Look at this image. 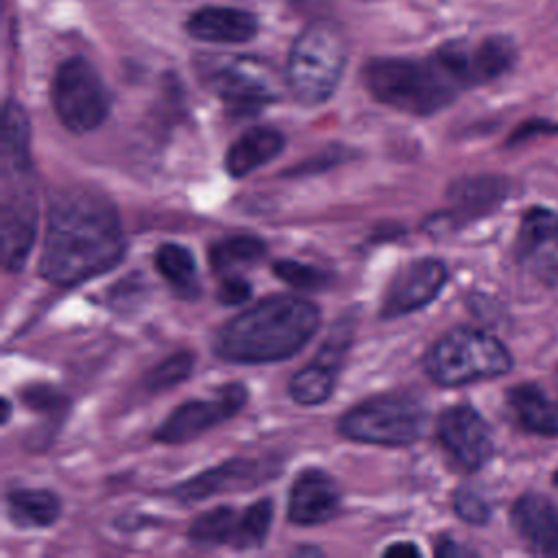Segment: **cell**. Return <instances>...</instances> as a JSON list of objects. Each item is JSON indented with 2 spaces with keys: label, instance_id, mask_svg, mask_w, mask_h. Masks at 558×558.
<instances>
[{
  "label": "cell",
  "instance_id": "6da1fadb",
  "mask_svg": "<svg viewBox=\"0 0 558 558\" xmlns=\"http://www.w3.org/2000/svg\"><path fill=\"white\" fill-rule=\"evenodd\" d=\"M126 251L113 203L89 187H68L50 201L39 272L59 286L94 279Z\"/></svg>",
  "mask_w": 558,
  "mask_h": 558
},
{
  "label": "cell",
  "instance_id": "7a4b0ae2",
  "mask_svg": "<svg viewBox=\"0 0 558 558\" xmlns=\"http://www.w3.org/2000/svg\"><path fill=\"white\" fill-rule=\"evenodd\" d=\"M318 307L301 296L272 294L225 323L214 349L240 364L279 362L294 355L318 329Z\"/></svg>",
  "mask_w": 558,
  "mask_h": 558
},
{
  "label": "cell",
  "instance_id": "3957f363",
  "mask_svg": "<svg viewBox=\"0 0 558 558\" xmlns=\"http://www.w3.org/2000/svg\"><path fill=\"white\" fill-rule=\"evenodd\" d=\"M362 78L373 98L414 116H429L447 107L464 87L440 52L425 61L373 59L364 65Z\"/></svg>",
  "mask_w": 558,
  "mask_h": 558
},
{
  "label": "cell",
  "instance_id": "277c9868",
  "mask_svg": "<svg viewBox=\"0 0 558 558\" xmlns=\"http://www.w3.org/2000/svg\"><path fill=\"white\" fill-rule=\"evenodd\" d=\"M347 61L344 31L331 20H314L294 39L286 81L292 96L303 105L325 102L338 87Z\"/></svg>",
  "mask_w": 558,
  "mask_h": 558
},
{
  "label": "cell",
  "instance_id": "5b68a950",
  "mask_svg": "<svg viewBox=\"0 0 558 558\" xmlns=\"http://www.w3.org/2000/svg\"><path fill=\"white\" fill-rule=\"evenodd\" d=\"M512 357L490 333L458 327L440 336L425 355L427 375L442 386H462L508 373Z\"/></svg>",
  "mask_w": 558,
  "mask_h": 558
},
{
  "label": "cell",
  "instance_id": "8992f818",
  "mask_svg": "<svg viewBox=\"0 0 558 558\" xmlns=\"http://www.w3.org/2000/svg\"><path fill=\"white\" fill-rule=\"evenodd\" d=\"M425 423L427 414L416 399L386 395L351 408L340 418V432L351 440L401 447L418 440Z\"/></svg>",
  "mask_w": 558,
  "mask_h": 558
},
{
  "label": "cell",
  "instance_id": "52a82bcc",
  "mask_svg": "<svg viewBox=\"0 0 558 558\" xmlns=\"http://www.w3.org/2000/svg\"><path fill=\"white\" fill-rule=\"evenodd\" d=\"M52 107L65 129L87 133L100 126L109 116L111 96L96 68L83 57H72L57 68Z\"/></svg>",
  "mask_w": 558,
  "mask_h": 558
},
{
  "label": "cell",
  "instance_id": "ba28073f",
  "mask_svg": "<svg viewBox=\"0 0 558 558\" xmlns=\"http://www.w3.org/2000/svg\"><path fill=\"white\" fill-rule=\"evenodd\" d=\"M0 227L4 268L20 270L31 253L37 227L33 166H2Z\"/></svg>",
  "mask_w": 558,
  "mask_h": 558
},
{
  "label": "cell",
  "instance_id": "9c48e42d",
  "mask_svg": "<svg viewBox=\"0 0 558 558\" xmlns=\"http://www.w3.org/2000/svg\"><path fill=\"white\" fill-rule=\"evenodd\" d=\"M246 403V388L242 384H227L209 399H192L181 403L155 429V440L179 445L207 432L209 427L231 418Z\"/></svg>",
  "mask_w": 558,
  "mask_h": 558
},
{
  "label": "cell",
  "instance_id": "30bf717a",
  "mask_svg": "<svg viewBox=\"0 0 558 558\" xmlns=\"http://www.w3.org/2000/svg\"><path fill=\"white\" fill-rule=\"evenodd\" d=\"M211 89L233 109L253 113L264 105L277 100V87L272 76L262 63L253 59L231 57L216 59L207 72Z\"/></svg>",
  "mask_w": 558,
  "mask_h": 558
},
{
  "label": "cell",
  "instance_id": "8fae6325",
  "mask_svg": "<svg viewBox=\"0 0 558 558\" xmlns=\"http://www.w3.org/2000/svg\"><path fill=\"white\" fill-rule=\"evenodd\" d=\"M445 281H447V268L440 259L425 257V259H414L405 264L392 277L384 294L381 316L395 318V316L410 314L414 310L425 307L438 296Z\"/></svg>",
  "mask_w": 558,
  "mask_h": 558
},
{
  "label": "cell",
  "instance_id": "7c38bea8",
  "mask_svg": "<svg viewBox=\"0 0 558 558\" xmlns=\"http://www.w3.org/2000/svg\"><path fill=\"white\" fill-rule=\"evenodd\" d=\"M438 438L456 462L469 471L480 469L493 456V436L482 414L469 405H456L440 414Z\"/></svg>",
  "mask_w": 558,
  "mask_h": 558
},
{
  "label": "cell",
  "instance_id": "4fadbf2b",
  "mask_svg": "<svg viewBox=\"0 0 558 558\" xmlns=\"http://www.w3.org/2000/svg\"><path fill=\"white\" fill-rule=\"evenodd\" d=\"M347 329H340L333 336H329L327 342L320 347L318 355L290 379V397L296 403L316 405L323 403L333 392L336 377L347 353Z\"/></svg>",
  "mask_w": 558,
  "mask_h": 558
},
{
  "label": "cell",
  "instance_id": "5bb4252c",
  "mask_svg": "<svg viewBox=\"0 0 558 558\" xmlns=\"http://www.w3.org/2000/svg\"><path fill=\"white\" fill-rule=\"evenodd\" d=\"M340 506V493L336 482L320 469L303 471L288 501V517L296 525H320L336 517Z\"/></svg>",
  "mask_w": 558,
  "mask_h": 558
},
{
  "label": "cell",
  "instance_id": "9a60e30c",
  "mask_svg": "<svg viewBox=\"0 0 558 558\" xmlns=\"http://www.w3.org/2000/svg\"><path fill=\"white\" fill-rule=\"evenodd\" d=\"M275 471H268L264 462L259 460H244L233 458L229 462H222L214 469H207L205 473L187 480L185 484L177 486L172 495L181 501H201L211 495L225 493V490H238L244 486H255L264 482Z\"/></svg>",
  "mask_w": 558,
  "mask_h": 558
},
{
  "label": "cell",
  "instance_id": "2e32d148",
  "mask_svg": "<svg viewBox=\"0 0 558 558\" xmlns=\"http://www.w3.org/2000/svg\"><path fill=\"white\" fill-rule=\"evenodd\" d=\"M512 525L534 551L558 556V504L527 493L512 506Z\"/></svg>",
  "mask_w": 558,
  "mask_h": 558
},
{
  "label": "cell",
  "instance_id": "e0dca14e",
  "mask_svg": "<svg viewBox=\"0 0 558 558\" xmlns=\"http://www.w3.org/2000/svg\"><path fill=\"white\" fill-rule=\"evenodd\" d=\"M445 48L466 87L504 74L514 61V48L504 37H488L473 48L462 44H447Z\"/></svg>",
  "mask_w": 558,
  "mask_h": 558
},
{
  "label": "cell",
  "instance_id": "ac0fdd59",
  "mask_svg": "<svg viewBox=\"0 0 558 558\" xmlns=\"http://www.w3.org/2000/svg\"><path fill=\"white\" fill-rule=\"evenodd\" d=\"M187 33L209 44H244L257 35V17L231 7H203L187 20Z\"/></svg>",
  "mask_w": 558,
  "mask_h": 558
},
{
  "label": "cell",
  "instance_id": "d6986e66",
  "mask_svg": "<svg viewBox=\"0 0 558 558\" xmlns=\"http://www.w3.org/2000/svg\"><path fill=\"white\" fill-rule=\"evenodd\" d=\"M283 150V135L275 129L253 126L244 131L227 150L225 168L231 177L242 179L264 163L272 161Z\"/></svg>",
  "mask_w": 558,
  "mask_h": 558
},
{
  "label": "cell",
  "instance_id": "ffe728a7",
  "mask_svg": "<svg viewBox=\"0 0 558 558\" xmlns=\"http://www.w3.org/2000/svg\"><path fill=\"white\" fill-rule=\"evenodd\" d=\"M508 405L523 429L541 436H558V403L536 384L512 388L508 392Z\"/></svg>",
  "mask_w": 558,
  "mask_h": 558
},
{
  "label": "cell",
  "instance_id": "44dd1931",
  "mask_svg": "<svg viewBox=\"0 0 558 558\" xmlns=\"http://www.w3.org/2000/svg\"><path fill=\"white\" fill-rule=\"evenodd\" d=\"M9 514L22 527H48L61 514V501L52 490L17 488L9 493Z\"/></svg>",
  "mask_w": 558,
  "mask_h": 558
},
{
  "label": "cell",
  "instance_id": "7402d4cb",
  "mask_svg": "<svg viewBox=\"0 0 558 558\" xmlns=\"http://www.w3.org/2000/svg\"><path fill=\"white\" fill-rule=\"evenodd\" d=\"M155 266L179 294L194 296L198 292L196 262L185 246L172 242L161 244L155 253Z\"/></svg>",
  "mask_w": 558,
  "mask_h": 558
},
{
  "label": "cell",
  "instance_id": "603a6c76",
  "mask_svg": "<svg viewBox=\"0 0 558 558\" xmlns=\"http://www.w3.org/2000/svg\"><path fill=\"white\" fill-rule=\"evenodd\" d=\"M240 514L231 506H218L198 514L190 525V541L196 545L235 543Z\"/></svg>",
  "mask_w": 558,
  "mask_h": 558
},
{
  "label": "cell",
  "instance_id": "cb8c5ba5",
  "mask_svg": "<svg viewBox=\"0 0 558 558\" xmlns=\"http://www.w3.org/2000/svg\"><path fill=\"white\" fill-rule=\"evenodd\" d=\"M266 253V242L253 235H231L209 248V262L218 272H231L238 266L255 264Z\"/></svg>",
  "mask_w": 558,
  "mask_h": 558
},
{
  "label": "cell",
  "instance_id": "d4e9b609",
  "mask_svg": "<svg viewBox=\"0 0 558 558\" xmlns=\"http://www.w3.org/2000/svg\"><path fill=\"white\" fill-rule=\"evenodd\" d=\"M517 257L527 262L532 275L543 283H558V229L532 242Z\"/></svg>",
  "mask_w": 558,
  "mask_h": 558
},
{
  "label": "cell",
  "instance_id": "484cf974",
  "mask_svg": "<svg viewBox=\"0 0 558 558\" xmlns=\"http://www.w3.org/2000/svg\"><path fill=\"white\" fill-rule=\"evenodd\" d=\"M272 521V504L270 499H259L251 504L242 514H240V525H238V536H235V547L240 549H251L259 547L270 530Z\"/></svg>",
  "mask_w": 558,
  "mask_h": 558
},
{
  "label": "cell",
  "instance_id": "4316f807",
  "mask_svg": "<svg viewBox=\"0 0 558 558\" xmlns=\"http://www.w3.org/2000/svg\"><path fill=\"white\" fill-rule=\"evenodd\" d=\"M194 368V355L187 351L174 353L170 357H166L163 362H159L155 368L148 371V375L144 377V386L148 390H166L170 386H177L179 381H183Z\"/></svg>",
  "mask_w": 558,
  "mask_h": 558
},
{
  "label": "cell",
  "instance_id": "83f0119b",
  "mask_svg": "<svg viewBox=\"0 0 558 558\" xmlns=\"http://www.w3.org/2000/svg\"><path fill=\"white\" fill-rule=\"evenodd\" d=\"M272 270L279 279H283L286 283H290L299 290H318V288L329 283L327 272H323L314 266L294 262V259H279V262L272 264Z\"/></svg>",
  "mask_w": 558,
  "mask_h": 558
},
{
  "label": "cell",
  "instance_id": "f1b7e54d",
  "mask_svg": "<svg viewBox=\"0 0 558 558\" xmlns=\"http://www.w3.org/2000/svg\"><path fill=\"white\" fill-rule=\"evenodd\" d=\"M558 229V214L545 207H530L521 220L519 235H517V253L527 248L538 238Z\"/></svg>",
  "mask_w": 558,
  "mask_h": 558
},
{
  "label": "cell",
  "instance_id": "f546056e",
  "mask_svg": "<svg viewBox=\"0 0 558 558\" xmlns=\"http://www.w3.org/2000/svg\"><path fill=\"white\" fill-rule=\"evenodd\" d=\"M453 508H456L458 517H462L464 521H469V523H473V525L486 523V519H488V514H490L486 501H484L480 495H475L473 490H469V488H460V490L456 493V497H453Z\"/></svg>",
  "mask_w": 558,
  "mask_h": 558
},
{
  "label": "cell",
  "instance_id": "4dcf8cb0",
  "mask_svg": "<svg viewBox=\"0 0 558 558\" xmlns=\"http://www.w3.org/2000/svg\"><path fill=\"white\" fill-rule=\"evenodd\" d=\"M251 296V286L246 279L238 277V275H227L222 281H220V288H218V299L220 303H227V305H238L242 301H246Z\"/></svg>",
  "mask_w": 558,
  "mask_h": 558
},
{
  "label": "cell",
  "instance_id": "1f68e13d",
  "mask_svg": "<svg viewBox=\"0 0 558 558\" xmlns=\"http://www.w3.org/2000/svg\"><path fill=\"white\" fill-rule=\"evenodd\" d=\"M386 554H388V556H392V554H418V549H416L414 545H410V543H403V545L399 543V545L388 547Z\"/></svg>",
  "mask_w": 558,
  "mask_h": 558
},
{
  "label": "cell",
  "instance_id": "d6a6232c",
  "mask_svg": "<svg viewBox=\"0 0 558 558\" xmlns=\"http://www.w3.org/2000/svg\"><path fill=\"white\" fill-rule=\"evenodd\" d=\"M2 403H4V412H2V423H7V421H9V412H11V403H9V399H2Z\"/></svg>",
  "mask_w": 558,
  "mask_h": 558
},
{
  "label": "cell",
  "instance_id": "836d02e7",
  "mask_svg": "<svg viewBox=\"0 0 558 558\" xmlns=\"http://www.w3.org/2000/svg\"><path fill=\"white\" fill-rule=\"evenodd\" d=\"M554 484H556V486H558V471H556V473H554Z\"/></svg>",
  "mask_w": 558,
  "mask_h": 558
}]
</instances>
